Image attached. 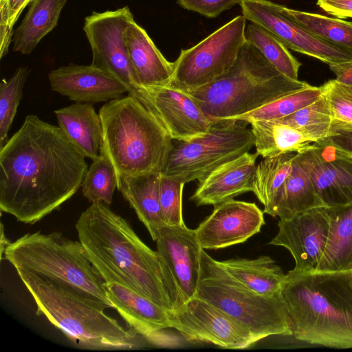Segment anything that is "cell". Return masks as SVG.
I'll return each instance as SVG.
<instances>
[{
  "label": "cell",
  "mask_w": 352,
  "mask_h": 352,
  "mask_svg": "<svg viewBox=\"0 0 352 352\" xmlns=\"http://www.w3.org/2000/svg\"><path fill=\"white\" fill-rule=\"evenodd\" d=\"M60 126L28 115L0 147V209L34 224L82 186L88 165Z\"/></svg>",
  "instance_id": "1"
},
{
  "label": "cell",
  "mask_w": 352,
  "mask_h": 352,
  "mask_svg": "<svg viewBox=\"0 0 352 352\" xmlns=\"http://www.w3.org/2000/svg\"><path fill=\"white\" fill-rule=\"evenodd\" d=\"M109 206L92 203L77 220L78 239L87 258L104 283H118L172 310L157 251L147 246L130 223Z\"/></svg>",
  "instance_id": "2"
},
{
  "label": "cell",
  "mask_w": 352,
  "mask_h": 352,
  "mask_svg": "<svg viewBox=\"0 0 352 352\" xmlns=\"http://www.w3.org/2000/svg\"><path fill=\"white\" fill-rule=\"evenodd\" d=\"M281 294L296 339L329 348H352V270H290Z\"/></svg>",
  "instance_id": "3"
},
{
  "label": "cell",
  "mask_w": 352,
  "mask_h": 352,
  "mask_svg": "<svg viewBox=\"0 0 352 352\" xmlns=\"http://www.w3.org/2000/svg\"><path fill=\"white\" fill-rule=\"evenodd\" d=\"M99 115L100 153L109 160L117 177L162 172L173 140L149 108L128 94L106 102Z\"/></svg>",
  "instance_id": "4"
},
{
  "label": "cell",
  "mask_w": 352,
  "mask_h": 352,
  "mask_svg": "<svg viewBox=\"0 0 352 352\" xmlns=\"http://www.w3.org/2000/svg\"><path fill=\"white\" fill-rule=\"evenodd\" d=\"M17 273L35 302L36 314L45 316L76 345L92 350L140 346L139 334L105 314V307L62 283L27 272Z\"/></svg>",
  "instance_id": "5"
},
{
  "label": "cell",
  "mask_w": 352,
  "mask_h": 352,
  "mask_svg": "<svg viewBox=\"0 0 352 352\" xmlns=\"http://www.w3.org/2000/svg\"><path fill=\"white\" fill-rule=\"evenodd\" d=\"M309 85L280 73L245 41L224 74L190 94L211 120H234Z\"/></svg>",
  "instance_id": "6"
},
{
  "label": "cell",
  "mask_w": 352,
  "mask_h": 352,
  "mask_svg": "<svg viewBox=\"0 0 352 352\" xmlns=\"http://www.w3.org/2000/svg\"><path fill=\"white\" fill-rule=\"evenodd\" d=\"M3 256L16 272H27L62 283L89 300L113 309L104 281L79 241L68 239L59 232L37 231L10 242L1 259Z\"/></svg>",
  "instance_id": "7"
},
{
  "label": "cell",
  "mask_w": 352,
  "mask_h": 352,
  "mask_svg": "<svg viewBox=\"0 0 352 352\" xmlns=\"http://www.w3.org/2000/svg\"><path fill=\"white\" fill-rule=\"evenodd\" d=\"M195 296L217 307L248 328L258 340L272 336H292L280 292L259 294L232 277L204 250Z\"/></svg>",
  "instance_id": "8"
},
{
  "label": "cell",
  "mask_w": 352,
  "mask_h": 352,
  "mask_svg": "<svg viewBox=\"0 0 352 352\" xmlns=\"http://www.w3.org/2000/svg\"><path fill=\"white\" fill-rule=\"evenodd\" d=\"M239 120H214L205 134L174 140L162 174L186 184L201 180L221 165L249 152L254 144L251 129Z\"/></svg>",
  "instance_id": "9"
},
{
  "label": "cell",
  "mask_w": 352,
  "mask_h": 352,
  "mask_svg": "<svg viewBox=\"0 0 352 352\" xmlns=\"http://www.w3.org/2000/svg\"><path fill=\"white\" fill-rule=\"evenodd\" d=\"M247 21L243 15L236 16L195 45L182 50L168 85L190 93L224 74L245 42Z\"/></svg>",
  "instance_id": "10"
},
{
  "label": "cell",
  "mask_w": 352,
  "mask_h": 352,
  "mask_svg": "<svg viewBox=\"0 0 352 352\" xmlns=\"http://www.w3.org/2000/svg\"><path fill=\"white\" fill-rule=\"evenodd\" d=\"M133 21L129 6L93 12L85 17L83 31L91 50V65L113 76L126 87L128 94L138 98L144 88L131 65L124 38L126 28Z\"/></svg>",
  "instance_id": "11"
},
{
  "label": "cell",
  "mask_w": 352,
  "mask_h": 352,
  "mask_svg": "<svg viewBox=\"0 0 352 352\" xmlns=\"http://www.w3.org/2000/svg\"><path fill=\"white\" fill-rule=\"evenodd\" d=\"M157 252L170 290L173 309L195 296L204 250L195 230L162 224L155 234Z\"/></svg>",
  "instance_id": "12"
},
{
  "label": "cell",
  "mask_w": 352,
  "mask_h": 352,
  "mask_svg": "<svg viewBox=\"0 0 352 352\" xmlns=\"http://www.w3.org/2000/svg\"><path fill=\"white\" fill-rule=\"evenodd\" d=\"M171 328L188 341L213 344L228 349H243L258 342L252 332L226 312L194 296L169 310Z\"/></svg>",
  "instance_id": "13"
},
{
  "label": "cell",
  "mask_w": 352,
  "mask_h": 352,
  "mask_svg": "<svg viewBox=\"0 0 352 352\" xmlns=\"http://www.w3.org/2000/svg\"><path fill=\"white\" fill-rule=\"evenodd\" d=\"M239 6L248 21L269 31L287 48L329 65L352 60V53L314 34L269 0H243Z\"/></svg>",
  "instance_id": "14"
},
{
  "label": "cell",
  "mask_w": 352,
  "mask_h": 352,
  "mask_svg": "<svg viewBox=\"0 0 352 352\" xmlns=\"http://www.w3.org/2000/svg\"><path fill=\"white\" fill-rule=\"evenodd\" d=\"M330 219L327 207H318L287 219H280L278 231L270 245L286 248L297 272L317 270L327 243Z\"/></svg>",
  "instance_id": "15"
},
{
  "label": "cell",
  "mask_w": 352,
  "mask_h": 352,
  "mask_svg": "<svg viewBox=\"0 0 352 352\" xmlns=\"http://www.w3.org/2000/svg\"><path fill=\"white\" fill-rule=\"evenodd\" d=\"M296 159L309 175L327 208L344 206L352 201V159L320 142H312L297 153Z\"/></svg>",
  "instance_id": "16"
},
{
  "label": "cell",
  "mask_w": 352,
  "mask_h": 352,
  "mask_svg": "<svg viewBox=\"0 0 352 352\" xmlns=\"http://www.w3.org/2000/svg\"><path fill=\"white\" fill-rule=\"evenodd\" d=\"M138 99L157 116L173 140L201 136L214 121L190 93L170 85L145 89Z\"/></svg>",
  "instance_id": "17"
},
{
  "label": "cell",
  "mask_w": 352,
  "mask_h": 352,
  "mask_svg": "<svg viewBox=\"0 0 352 352\" xmlns=\"http://www.w3.org/2000/svg\"><path fill=\"white\" fill-rule=\"evenodd\" d=\"M255 203L230 199L214 206L195 229L204 250H219L243 243L258 233L265 222Z\"/></svg>",
  "instance_id": "18"
},
{
  "label": "cell",
  "mask_w": 352,
  "mask_h": 352,
  "mask_svg": "<svg viewBox=\"0 0 352 352\" xmlns=\"http://www.w3.org/2000/svg\"><path fill=\"white\" fill-rule=\"evenodd\" d=\"M107 294L119 314L132 329L150 343L172 346L175 340L164 330L171 328L169 310L115 283H104Z\"/></svg>",
  "instance_id": "19"
},
{
  "label": "cell",
  "mask_w": 352,
  "mask_h": 352,
  "mask_svg": "<svg viewBox=\"0 0 352 352\" xmlns=\"http://www.w3.org/2000/svg\"><path fill=\"white\" fill-rule=\"evenodd\" d=\"M48 78L53 91L76 102H108L128 92L116 78L91 65L61 66L52 70Z\"/></svg>",
  "instance_id": "20"
},
{
  "label": "cell",
  "mask_w": 352,
  "mask_h": 352,
  "mask_svg": "<svg viewBox=\"0 0 352 352\" xmlns=\"http://www.w3.org/2000/svg\"><path fill=\"white\" fill-rule=\"evenodd\" d=\"M258 155L247 152L215 168L198 181L190 199L197 206H214L248 192H253Z\"/></svg>",
  "instance_id": "21"
},
{
  "label": "cell",
  "mask_w": 352,
  "mask_h": 352,
  "mask_svg": "<svg viewBox=\"0 0 352 352\" xmlns=\"http://www.w3.org/2000/svg\"><path fill=\"white\" fill-rule=\"evenodd\" d=\"M124 38L131 65L143 88L170 82L174 63L166 59L142 27L133 21L126 28Z\"/></svg>",
  "instance_id": "22"
},
{
  "label": "cell",
  "mask_w": 352,
  "mask_h": 352,
  "mask_svg": "<svg viewBox=\"0 0 352 352\" xmlns=\"http://www.w3.org/2000/svg\"><path fill=\"white\" fill-rule=\"evenodd\" d=\"M58 126L85 157L100 154L102 136L100 116L92 104L75 102L54 111Z\"/></svg>",
  "instance_id": "23"
},
{
  "label": "cell",
  "mask_w": 352,
  "mask_h": 352,
  "mask_svg": "<svg viewBox=\"0 0 352 352\" xmlns=\"http://www.w3.org/2000/svg\"><path fill=\"white\" fill-rule=\"evenodd\" d=\"M161 173L117 177V188L135 210L153 240L163 224L160 217L159 185Z\"/></svg>",
  "instance_id": "24"
},
{
  "label": "cell",
  "mask_w": 352,
  "mask_h": 352,
  "mask_svg": "<svg viewBox=\"0 0 352 352\" xmlns=\"http://www.w3.org/2000/svg\"><path fill=\"white\" fill-rule=\"evenodd\" d=\"M329 232L327 245L316 271L352 270V201L327 208Z\"/></svg>",
  "instance_id": "25"
},
{
  "label": "cell",
  "mask_w": 352,
  "mask_h": 352,
  "mask_svg": "<svg viewBox=\"0 0 352 352\" xmlns=\"http://www.w3.org/2000/svg\"><path fill=\"white\" fill-rule=\"evenodd\" d=\"M67 0H33L23 21L13 32L12 50L30 54L57 25Z\"/></svg>",
  "instance_id": "26"
},
{
  "label": "cell",
  "mask_w": 352,
  "mask_h": 352,
  "mask_svg": "<svg viewBox=\"0 0 352 352\" xmlns=\"http://www.w3.org/2000/svg\"><path fill=\"white\" fill-rule=\"evenodd\" d=\"M297 152L263 157L256 165L253 192L263 205V212L276 217L285 182L290 175Z\"/></svg>",
  "instance_id": "27"
},
{
  "label": "cell",
  "mask_w": 352,
  "mask_h": 352,
  "mask_svg": "<svg viewBox=\"0 0 352 352\" xmlns=\"http://www.w3.org/2000/svg\"><path fill=\"white\" fill-rule=\"evenodd\" d=\"M219 262L232 277L259 294L273 296L281 291L286 274L268 256H260L254 259L232 258Z\"/></svg>",
  "instance_id": "28"
},
{
  "label": "cell",
  "mask_w": 352,
  "mask_h": 352,
  "mask_svg": "<svg viewBox=\"0 0 352 352\" xmlns=\"http://www.w3.org/2000/svg\"><path fill=\"white\" fill-rule=\"evenodd\" d=\"M250 124L256 153L262 157L298 153L313 142L297 129L275 120H257Z\"/></svg>",
  "instance_id": "29"
},
{
  "label": "cell",
  "mask_w": 352,
  "mask_h": 352,
  "mask_svg": "<svg viewBox=\"0 0 352 352\" xmlns=\"http://www.w3.org/2000/svg\"><path fill=\"white\" fill-rule=\"evenodd\" d=\"M318 207L326 206L318 195L309 175L295 157L276 217L287 219Z\"/></svg>",
  "instance_id": "30"
},
{
  "label": "cell",
  "mask_w": 352,
  "mask_h": 352,
  "mask_svg": "<svg viewBox=\"0 0 352 352\" xmlns=\"http://www.w3.org/2000/svg\"><path fill=\"white\" fill-rule=\"evenodd\" d=\"M280 9L318 37L352 53V22L336 17L288 8Z\"/></svg>",
  "instance_id": "31"
},
{
  "label": "cell",
  "mask_w": 352,
  "mask_h": 352,
  "mask_svg": "<svg viewBox=\"0 0 352 352\" xmlns=\"http://www.w3.org/2000/svg\"><path fill=\"white\" fill-rule=\"evenodd\" d=\"M245 41L254 46L280 73L298 80L301 63L289 52L288 48L274 35L253 23L246 25Z\"/></svg>",
  "instance_id": "32"
},
{
  "label": "cell",
  "mask_w": 352,
  "mask_h": 352,
  "mask_svg": "<svg viewBox=\"0 0 352 352\" xmlns=\"http://www.w3.org/2000/svg\"><path fill=\"white\" fill-rule=\"evenodd\" d=\"M275 121L297 129L315 142L328 135L333 118L329 102L322 94L311 104Z\"/></svg>",
  "instance_id": "33"
},
{
  "label": "cell",
  "mask_w": 352,
  "mask_h": 352,
  "mask_svg": "<svg viewBox=\"0 0 352 352\" xmlns=\"http://www.w3.org/2000/svg\"><path fill=\"white\" fill-rule=\"evenodd\" d=\"M323 94L322 86L309 85L263 106L262 107L234 119L246 123L257 120H275L287 116L311 104Z\"/></svg>",
  "instance_id": "34"
},
{
  "label": "cell",
  "mask_w": 352,
  "mask_h": 352,
  "mask_svg": "<svg viewBox=\"0 0 352 352\" xmlns=\"http://www.w3.org/2000/svg\"><path fill=\"white\" fill-rule=\"evenodd\" d=\"M117 188L116 170L105 155L100 153L88 168L82 184L83 196L91 203L109 206Z\"/></svg>",
  "instance_id": "35"
},
{
  "label": "cell",
  "mask_w": 352,
  "mask_h": 352,
  "mask_svg": "<svg viewBox=\"0 0 352 352\" xmlns=\"http://www.w3.org/2000/svg\"><path fill=\"white\" fill-rule=\"evenodd\" d=\"M29 73L28 67H19L9 80L3 78L0 84V147L8 140V131L22 98Z\"/></svg>",
  "instance_id": "36"
},
{
  "label": "cell",
  "mask_w": 352,
  "mask_h": 352,
  "mask_svg": "<svg viewBox=\"0 0 352 352\" xmlns=\"http://www.w3.org/2000/svg\"><path fill=\"white\" fill-rule=\"evenodd\" d=\"M186 183L178 178L161 173L159 185L160 217L168 226H184L182 214V194Z\"/></svg>",
  "instance_id": "37"
},
{
  "label": "cell",
  "mask_w": 352,
  "mask_h": 352,
  "mask_svg": "<svg viewBox=\"0 0 352 352\" xmlns=\"http://www.w3.org/2000/svg\"><path fill=\"white\" fill-rule=\"evenodd\" d=\"M334 120L352 124V86L336 79L322 85Z\"/></svg>",
  "instance_id": "38"
},
{
  "label": "cell",
  "mask_w": 352,
  "mask_h": 352,
  "mask_svg": "<svg viewBox=\"0 0 352 352\" xmlns=\"http://www.w3.org/2000/svg\"><path fill=\"white\" fill-rule=\"evenodd\" d=\"M33 0H0V57L8 52L12 41L13 27L23 10Z\"/></svg>",
  "instance_id": "39"
},
{
  "label": "cell",
  "mask_w": 352,
  "mask_h": 352,
  "mask_svg": "<svg viewBox=\"0 0 352 352\" xmlns=\"http://www.w3.org/2000/svg\"><path fill=\"white\" fill-rule=\"evenodd\" d=\"M317 142L329 144L344 156L352 159V124L333 120L328 135Z\"/></svg>",
  "instance_id": "40"
},
{
  "label": "cell",
  "mask_w": 352,
  "mask_h": 352,
  "mask_svg": "<svg viewBox=\"0 0 352 352\" xmlns=\"http://www.w3.org/2000/svg\"><path fill=\"white\" fill-rule=\"evenodd\" d=\"M243 0H177L184 9L195 12L208 18H215Z\"/></svg>",
  "instance_id": "41"
},
{
  "label": "cell",
  "mask_w": 352,
  "mask_h": 352,
  "mask_svg": "<svg viewBox=\"0 0 352 352\" xmlns=\"http://www.w3.org/2000/svg\"><path fill=\"white\" fill-rule=\"evenodd\" d=\"M326 13L339 19L352 18V0H317Z\"/></svg>",
  "instance_id": "42"
},
{
  "label": "cell",
  "mask_w": 352,
  "mask_h": 352,
  "mask_svg": "<svg viewBox=\"0 0 352 352\" xmlns=\"http://www.w3.org/2000/svg\"><path fill=\"white\" fill-rule=\"evenodd\" d=\"M329 65L331 71L335 74V79L337 81L352 86V60Z\"/></svg>",
  "instance_id": "43"
},
{
  "label": "cell",
  "mask_w": 352,
  "mask_h": 352,
  "mask_svg": "<svg viewBox=\"0 0 352 352\" xmlns=\"http://www.w3.org/2000/svg\"><path fill=\"white\" fill-rule=\"evenodd\" d=\"M10 241H9L4 233L3 230V225L1 223V256L3 255V253L7 247V245L10 243Z\"/></svg>",
  "instance_id": "44"
}]
</instances>
